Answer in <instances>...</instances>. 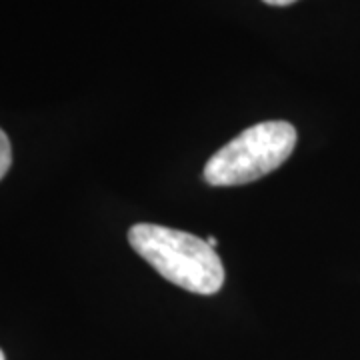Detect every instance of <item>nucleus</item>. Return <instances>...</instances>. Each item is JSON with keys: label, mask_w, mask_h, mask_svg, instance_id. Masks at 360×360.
Returning <instances> with one entry per match:
<instances>
[{"label": "nucleus", "mask_w": 360, "mask_h": 360, "mask_svg": "<svg viewBox=\"0 0 360 360\" xmlns=\"http://www.w3.org/2000/svg\"><path fill=\"white\" fill-rule=\"evenodd\" d=\"M130 246L167 281L194 295H217L224 266L217 248L191 232L141 222L129 232Z\"/></svg>", "instance_id": "1"}, {"label": "nucleus", "mask_w": 360, "mask_h": 360, "mask_svg": "<svg viewBox=\"0 0 360 360\" xmlns=\"http://www.w3.org/2000/svg\"><path fill=\"white\" fill-rule=\"evenodd\" d=\"M296 130L286 120L258 122L210 156L205 180L210 186H240L270 174L292 155Z\"/></svg>", "instance_id": "2"}, {"label": "nucleus", "mask_w": 360, "mask_h": 360, "mask_svg": "<svg viewBox=\"0 0 360 360\" xmlns=\"http://www.w3.org/2000/svg\"><path fill=\"white\" fill-rule=\"evenodd\" d=\"M13 165V146L6 136V132L0 129V180L6 176V172L11 170Z\"/></svg>", "instance_id": "3"}, {"label": "nucleus", "mask_w": 360, "mask_h": 360, "mask_svg": "<svg viewBox=\"0 0 360 360\" xmlns=\"http://www.w3.org/2000/svg\"><path fill=\"white\" fill-rule=\"evenodd\" d=\"M262 2H266L270 6H288V4H292L296 0H262Z\"/></svg>", "instance_id": "4"}, {"label": "nucleus", "mask_w": 360, "mask_h": 360, "mask_svg": "<svg viewBox=\"0 0 360 360\" xmlns=\"http://www.w3.org/2000/svg\"><path fill=\"white\" fill-rule=\"evenodd\" d=\"M0 360H6L4 359V352H2V350H0Z\"/></svg>", "instance_id": "5"}]
</instances>
